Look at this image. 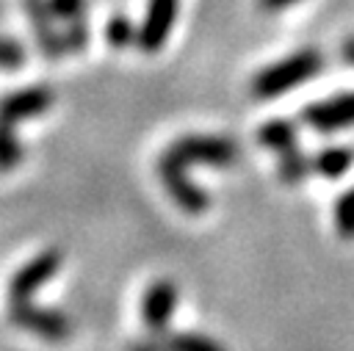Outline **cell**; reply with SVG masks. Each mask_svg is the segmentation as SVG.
Segmentation results:
<instances>
[{
	"label": "cell",
	"mask_w": 354,
	"mask_h": 351,
	"mask_svg": "<svg viewBox=\"0 0 354 351\" xmlns=\"http://www.w3.org/2000/svg\"><path fill=\"white\" fill-rule=\"evenodd\" d=\"M324 66V55L321 50L315 47H307V50H299L266 69H260L254 77H252V94L257 99H271V97H279L301 83H307L310 77H315Z\"/></svg>",
	"instance_id": "obj_1"
},
{
	"label": "cell",
	"mask_w": 354,
	"mask_h": 351,
	"mask_svg": "<svg viewBox=\"0 0 354 351\" xmlns=\"http://www.w3.org/2000/svg\"><path fill=\"white\" fill-rule=\"evenodd\" d=\"M257 141L263 146H268L277 158H279V180L288 185L301 182L310 171H313V160L299 149L296 141V127L288 119H271L260 127Z\"/></svg>",
	"instance_id": "obj_2"
},
{
	"label": "cell",
	"mask_w": 354,
	"mask_h": 351,
	"mask_svg": "<svg viewBox=\"0 0 354 351\" xmlns=\"http://www.w3.org/2000/svg\"><path fill=\"white\" fill-rule=\"evenodd\" d=\"M238 160V144L224 135H185L174 141L163 155L160 163H207V166H232Z\"/></svg>",
	"instance_id": "obj_3"
},
{
	"label": "cell",
	"mask_w": 354,
	"mask_h": 351,
	"mask_svg": "<svg viewBox=\"0 0 354 351\" xmlns=\"http://www.w3.org/2000/svg\"><path fill=\"white\" fill-rule=\"evenodd\" d=\"M8 318L14 326L50 340V343H64L66 337H72V321L58 312V310H47V307H36L30 304V298L25 301H11L8 304Z\"/></svg>",
	"instance_id": "obj_4"
},
{
	"label": "cell",
	"mask_w": 354,
	"mask_h": 351,
	"mask_svg": "<svg viewBox=\"0 0 354 351\" xmlns=\"http://www.w3.org/2000/svg\"><path fill=\"white\" fill-rule=\"evenodd\" d=\"M53 102H55V91L50 86H28L22 91H11L0 97V124L14 127L17 122H25L50 111Z\"/></svg>",
	"instance_id": "obj_5"
},
{
	"label": "cell",
	"mask_w": 354,
	"mask_h": 351,
	"mask_svg": "<svg viewBox=\"0 0 354 351\" xmlns=\"http://www.w3.org/2000/svg\"><path fill=\"white\" fill-rule=\"evenodd\" d=\"M177 298H180V290L171 279H155L144 298H141V318L147 323V329L155 334V337H163L166 334V326L171 321V312L177 307Z\"/></svg>",
	"instance_id": "obj_6"
},
{
	"label": "cell",
	"mask_w": 354,
	"mask_h": 351,
	"mask_svg": "<svg viewBox=\"0 0 354 351\" xmlns=\"http://www.w3.org/2000/svg\"><path fill=\"white\" fill-rule=\"evenodd\" d=\"M58 268H61V254H58L55 249H47V252H41V254H36L30 263H25V265L14 274V279H11V285H8V298H11V301H25V298H30L44 282H50V279L55 276Z\"/></svg>",
	"instance_id": "obj_7"
},
{
	"label": "cell",
	"mask_w": 354,
	"mask_h": 351,
	"mask_svg": "<svg viewBox=\"0 0 354 351\" xmlns=\"http://www.w3.org/2000/svg\"><path fill=\"white\" fill-rule=\"evenodd\" d=\"M301 119L318 133H335V130L351 127L354 124V91L313 102L310 108L301 111Z\"/></svg>",
	"instance_id": "obj_8"
},
{
	"label": "cell",
	"mask_w": 354,
	"mask_h": 351,
	"mask_svg": "<svg viewBox=\"0 0 354 351\" xmlns=\"http://www.w3.org/2000/svg\"><path fill=\"white\" fill-rule=\"evenodd\" d=\"M177 6H180V0H149L147 3V14H144V22H141L138 39H136V44L141 50L155 53L166 44L171 25L177 19Z\"/></svg>",
	"instance_id": "obj_9"
},
{
	"label": "cell",
	"mask_w": 354,
	"mask_h": 351,
	"mask_svg": "<svg viewBox=\"0 0 354 351\" xmlns=\"http://www.w3.org/2000/svg\"><path fill=\"white\" fill-rule=\"evenodd\" d=\"M25 3V11H28V19H30V28H33V33H36V41H39V47H41V53L47 55V58H61L66 50H64V39L55 33V28H53V11H50V6H47V0H22Z\"/></svg>",
	"instance_id": "obj_10"
},
{
	"label": "cell",
	"mask_w": 354,
	"mask_h": 351,
	"mask_svg": "<svg viewBox=\"0 0 354 351\" xmlns=\"http://www.w3.org/2000/svg\"><path fill=\"white\" fill-rule=\"evenodd\" d=\"M354 163V149L346 146H326L313 158V171H318L326 180H337L343 177Z\"/></svg>",
	"instance_id": "obj_11"
},
{
	"label": "cell",
	"mask_w": 354,
	"mask_h": 351,
	"mask_svg": "<svg viewBox=\"0 0 354 351\" xmlns=\"http://www.w3.org/2000/svg\"><path fill=\"white\" fill-rule=\"evenodd\" d=\"M163 348H166V351H227L218 340H213V337H207V334H196V332L166 334Z\"/></svg>",
	"instance_id": "obj_12"
},
{
	"label": "cell",
	"mask_w": 354,
	"mask_h": 351,
	"mask_svg": "<svg viewBox=\"0 0 354 351\" xmlns=\"http://www.w3.org/2000/svg\"><path fill=\"white\" fill-rule=\"evenodd\" d=\"M105 39H108L111 47H127V44H133L138 39V28L133 25V19H127V17L119 14V17H111L108 19Z\"/></svg>",
	"instance_id": "obj_13"
},
{
	"label": "cell",
	"mask_w": 354,
	"mask_h": 351,
	"mask_svg": "<svg viewBox=\"0 0 354 351\" xmlns=\"http://www.w3.org/2000/svg\"><path fill=\"white\" fill-rule=\"evenodd\" d=\"M22 158H25V149L17 141L14 130L0 124V171H11L14 166L22 163Z\"/></svg>",
	"instance_id": "obj_14"
},
{
	"label": "cell",
	"mask_w": 354,
	"mask_h": 351,
	"mask_svg": "<svg viewBox=\"0 0 354 351\" xmlns=\"http://www.w3.org/2000/svg\"><path fill=\"white\" fill-rule=\"evenodd\" d=\"M335 224L343 238H354V188H348L335 205Z\"/></svg>",
	"instance_id": "obj_15"
},
{
	"label": "cell",
	"mask_w": 354,
	"mask_h": 351,
	"mask_svg": "<svg viewBox=\"0 0 354 351\" xmlns=\"http://www.w3.org/2000/svg\"><path fill=\"white\" fill-rule=\"evenodd\" d=\"M64 50L66 53H80L86 50L88 44V25L83 19H75V22H66V30H64Z\"/></svg>",
	"instance_id": "obj_16"
},
{
	"label": "cell",
	"mask_w": 354,
	"mask_h": 351,
	"mask_svg": "<svg viewBox=\"0 0 354 351\" xmlns=\"http://www.w3.org/2000/svg\"><path fill=\"white\" fill-rule=\"evenodd\" d=\"M50 11L55 19H64V22H75V19H83V11H86V0H47Z\"/></svg>",
	"instance_id": "obj_17"
},
{
	"label": "cell",
	"mask_w": 354,
	"mask_h": 351,
	"mask_svg": "<svg viewBox=\"0 0 354 351\" xmlns=\"http://www.w3.org/2000/svg\"><path fill=\"white\" fill-rule=\"evenodd\" d=\"M25 64V50L14 39L0 36V69H17Z\"/></svg>",
	"instance_id": "obj_18"
},
{
	"label": "cell",
	"mask_w": 354,
	"mask_h": 351,
	"mask_svg": "<svg viewBox=\"0 0 354 351\" xmlns=\"http://www.w3.org/2000/svg\"><path fill=\"white\" fill-rule=\"evenodd\" d=\"M127 351H166L160 343H152V340H136L127 345Z\"/></svg>",
	"instance_id": "obj_19"
},
{
	"label": "cell",
	"mask_w": 354,
	"mask_h": 351,
	"mask_svg": "<svg viewBox=\"0 0 354 351\" xmlns=\"http://www.w3.org/2000/svg\"><path fill=\"white\" fill-rule=\"evenodd\" d=\"M260 3V8H266V11H279V8H288V6H293V3H299V0H257Z\"/></svg>",
	"instance_id": "obj_20"
}]
</instances>
